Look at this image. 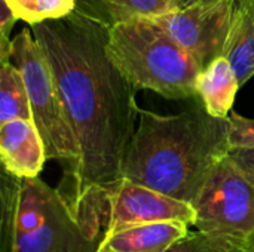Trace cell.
Segmentation results:
<instances>
[{
    "mask_svg": "<svg viewBox=\"0 0 254 252\" xmlns=\"http://www.w3.org/2000/svg\"><path fill=\"white\" fill-rule=\"evenodd\" d=\"M13 119L33 120V113L22 74L7 59L0 67V123Z\"/></svg>",
    "mask_w": 254,
    "mask_h": 252,
    "instance_id": "5bb4252c",
    "label": "cell"
},
{
    "mask_svg": "<svg viewBox=\"0 0 254 252\" xmlns=\"http://www.w3.org/2000/svg\"><path fill=\"white\" fill-rule=\"evenodd\" d=\"M110 212L104 235L161 221H182L193 227L196 211L192 203L176 199L127 178L109 189Z\"/></svg>",
    "mask_w": 254,
    "mask_h": 252,
    "instance_id": "ba28073f",
    "label": "cell"
},
{
    "mask_svg": "<svg viewBox=\"0 0 254 252\" xmlns=\"http://www.w3.org/2000/svg\"><path fill=\"white\" fill-rule=\"evenodd\" d=\"M237 0L201 1L180 6L156 21L204 68L223 55Z\"/></svg>",
    "mask_w": 254,
    "mask_h": 252,
    "instance_id": "52a82bcc",
    "label": "cell"
},
{
    "mask_svg": "<svg viewBox=\"0 0 254 252\" xmlns=\"http://www.w3.org/2000/svg\"><path fill=\"white\" fill-rule=\"evenodd\" d=\"M180 1H182V0H180Z\"/></svg>",
    "mask_w": 254,
    "mask_h": 252,
    "instance_id": "44dd1931",
    "label": "cell"
},
{
    "mask_svg": "<svg viewBox=\"0 0 254 252\" xmlns=\"http://www.w3.org/2000/svg\"><path fill=\"white\" fill-rule=\"evenodd\" d=\"M237 74L226 56L220 55L205 65L196 82V92L205 110L220 119H228L240 89Z\"/></svg>",
    "mask_w": 254,
    "mask_h": 252,
    "instance_id": "7c38bea8",
    "label": "cell"
},
{
    "mask_svg": "<svg viewBox=\"0 0 254 252\" xmlns=\"http://www.w3.org/2000/svg\"><path fill=\"white\" fill-rule=\"evenodd\" d=\"M201 1H214V0H182V1H180V6H189V4L201 3Z\"/></svg>",
    "mask_w": 254,
    "mask_h": 252,
    "instance_id": "ffe728a7",
    "label": "cell"
},
{
    "mask_svg": "<svg viewBox=\"0 0 254 252\" xmlns=\"http://www.w3.org/2000/svg\"><path fill=\"white\" fill-rule=\"evenodd\" d=\"M63 100L80 149L73 184L60 190L73 206L92 187L110 189L138 123V89L107 52L109 28L73 10L30 25Z\"/></svg>",
    "mask_w": 254,
    "mask_h": 252,
    "instance_id": "6da1fadb",
    "label": "cell"
},
{
    "mask_svg": "<svg viewBox=\"0 0 254 252\" xmlns=\"http://www.w3.org/2000/svg\"><path fill=\"white\" fill-rule=\"evenodd\" d=\"M192 205L196 230L241 245L254 232V174L228 153L214 165Z\"/></svg>",
    "mask_w": 254,
    "mask_h": 252,
    "instance_id": "8992f818",
    "label": "cell"
},
{
    "mask_svg": "<svg viewBox=\"0 0 254 252\" xmlns=\"http://www.w3.org/2000/svg\"><path fill=\"white\" fill-rule=\"evenodd\" d=\"M180 7V0H76L74 10L107 28L132 19H155Z\"/></svg>",
    "mask_w": 254,
    "mask_h": 252,
    "instance_id": "8fae6325",
    "label": "cell"
},
{
    "mask_svg": "<svg viewBox=\"0 0 254 252\" xmlns=\"http://www.w3.org/2000/svg\"><path fill=\"white\" fill-rule=\"evenodd\" d=\"M161 252H240V244L205 232H190Z\"/></svg>",
    "mask_w": 254,
    "mask_h": 252,
    "instance_id": "2e32d148",
    "label": "cell"
},
{
    "mask_svg": "<svg viewBox=\"0 0 254 252\" xmlns=\"http://www.w3.org/2000/svg\"><path fill=\"white\" fill-rule=\"evenodd\" d=\"M240 252H254V232H252L240 245Z\"/></svg>",
    "mask_w": 254,
    "mask_h": 252,
    "instance_id": "d6986e66",
    "label": "cell"
},
{
    "mask_svg": "<svg viewBox=\"0 0 254 252\" xmlns=\"http://www.w3.org/2000/svg\"><path fill=\"white\" fill-rule=\"evenodd\" d=\"M223 56L231 62L240 86L254 76V0H237Z\"/></svg>",
    "mask_w": 254,
    "mask_h": 252,
    "instance_id": "4fadbf2b",
    "label": "cell"
},
{
    "mask_svg": "<svg viewBox=\"0 0 254 252\" xmlns=\"http://www.w3.org/2000/svg\"><path fill=\"white\" fill-rule=\"evenodd\" d=\"M9 61L22 74L28 91L33 122L43 138L48 159L57 160L63 166L64 180L60 190H65L76 180L80 149L49 64L31 28H22L12 39Z\"/></svg>",
    "mask_w": 254,
    "mask_h": 252,
    "instance_id": "5b68a950",
    "label": "cell"
},
{
    "mask_svg": "<svg viewBox=\"0 0 254 252\" xmlns=\"http://www.w3.org/2000/svg\"><path fill=\"white\" fill-rule=\"evenodd\" d=\"M190 227L182 221H161L104 235L98 252H161L185 238Z\"/></svg>",
    "mask_w": 254,
    "mask_h": 252,
    "instance_id": "30bf717a",
    "label": "cell"
},
{
    "mask_svg": "<svg viewBox=\"0 0 254 252\" xmlns=\"http://www.w3.org/2000/svg\"><path fill=\"white\" fill-rule=\"evenodd\" d=\"M229 150L228 119L211 116L204 105L167 116L140 108L121 178L193 203Z\"/></svg>",
    "mask_w": 254,
    "mask_h": 252,
    "instance_id": "7a4b0ae2",
    "label": "cell"
},
{
    "mask_svg": "<svg viewBox=\"0 0 254 252\" xmlns=\"http://www.w3.org/2000/svg\"><path fill=\"white\" fill-rule=\"evenodd\" d=\"M0 159L3 169L16 178L39 177L48 156L33 120L13 119L0 123Z\"/></svg>",
    "mask_w": 254,
    "mask_h": 252,
    "instance_id": "9c48e42d",
    "label": "cell"
},
{
    "mask_svg": "<svg viewBox=\"0 0 254 252\" xmlns=\"http://www.w3.org/2000/svg\"><path fill=\"white\" fill-rule=\"evenodd\" d=\"M107 52L138 91L149 89L167 100L198 97L196 82L202 67L153 19L110 27Z\"/></svg>",
    "mask_w": 254,
    "mask_h": 252,
    "instance_id": "277c9868",
    "label": "cell"
},
{
    "mask_svg": "<svg viewBox=\"0 0 254 252\" xmlns=\"http://www.w3.org/2000/svg\"><path fill=\"white\" fill-rule=\"evenodd\" d=\"M229 123V147H249L254 149V119L244 117L238 113L228 116Z\"/></svg>",
    "mask_w": 254,
    "mask_h": 252,
    "instance_id": "e0dca14e",
    "label": "cell"
},
{
    "mask_svg": "<svg viewBox=\"0 0 254 252\" xmlns=\"http://www.w3.org/2000/svg\"><path fill=\"white\" fill-rule=\"evenodd\" d=\"M229 154L234 160H237L243 168H246L249 172L254 174V149L249 147H237L231 149Z\"/></svg>",
    "mask_w": 254,
    "mask_h": 252,
    "instance_id": "ac0fdd59",
    "label": "cell"
},
{
    "mask_svg": "<svg viewBox=\"0 0 254 252\" xmlns=\"http://www.w3.org/2000/svg\"><path fill=\"white\" fill-rule=\"evenodd\" d=\"M13 15L28 25L70 15L76 0H6Z\"/></svg>",
    "mask_w": 254,
    "mask_h": 252,
    "instance_id": "9a60e30c",
    "label": "cell"
},
{
    "mask_svg": "<svg viewBox=\"0 0 254 252\" xmlns=\"http://www.w3.org/2000/svg\"><path fill=\"white\" fill-rule=\"evenodd\" d=\"M3 252H97L109 221L106 187L88 189L76 206L39 177L4 171L1 186Z\"/></svg>",
    "mask_w": 254,
    "mask_h": 252,
    "instance_id": "3957f363",
    "label": "cell"
},
{
    "mask_svg": "<svg viewBox=\"0 0 254 252\" xmlns=\"http://www.w3.org/2000/svg\"><path fill=\"white\" fill-rule=\"evenodd\" d=\"M97 252H98V251H97Z\"/></svg>",
    "mask_w": 254,
    "mask_h": 252,
    "instance_id": "7402d4cb",
    "label": "cell"
}]
</instances>
